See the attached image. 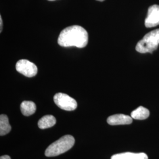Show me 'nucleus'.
<instances>
[{"label":"nucleus","instance_id":"2","mask_svg":"<svg viewBox=\"0 0 159 159\" xmlns=\"http://www.w3.org/2000/svg\"><path fill=\"white\" fill-rule=\"evenodd\" d=\"M75 143L74 137L71 135H66L51 144L45 152L47 157H54L60 155L73 148Z\"/></svg>","mask_w":159,"mask_h":159},{"label":"nucleus","instance_id":"10","mask_svg":"<svg viewBox=\"0 0 159 159\" xmlns=\"http://www.w3.org/2000/svg\"><path fill=\"white\" fill-rule=\"evenodd\" d=\"M20 108L21 113L25 116H30L35 112L36 105L31 101H24L21 102Z\"/></svg>","mask_w":159,"mask_h":159},{"label":"nucleus","instance_id":"5","mask_svg":"<svg viewBox=\"0 0 159 159\" xmlns=\"http://www.w3.org/2000/svg\"><path fill=\"white\" fill-rule=\"evenodd\" d=\"M16 70L20 73L27 77H33L37 74L36 65L27 60H20L16 64Z\"/></svg>","mask_w":159,"mask_h":159},{"label":"nucleus","instance_id":"16","mask_svg":"<svg viewBox=\"0 0 159 159\" xmlns=\"http://www.w3.org/2000/svg\"><path fill=\"white\" fill-rule=\"evenodd\" d=\"M48 1H55V0H48Z\"/></svg>","mask_w":159,"mask_h":159},{"label":"nucleus","instance_id":"14","mask_svg":"<svg viewBox=\"0 0 159 159\" xmlns=\"http://www.w3.org/2000/svg\"><path fill=\"white\" fill-rule=\"evenodd\" d=\"M0 159H11V157L8 155H4V156H1Z\"/></svg>","mask_w":159,"mask_h":159},{"label":"nucleus","instance_id":"1","mask_svg":"<svg viewBox=\"0 0 159 159\" xmlns=\"http://www.w3.org/2000/svg\"><path fill=\"white\" fill-rule=\"evenodd\" d=\"M88 33L80 25L70 26L61 31L58 39V44L61 47L75 46L83 48L88 44Z\"/></svg>","mask_w":159,"mask_h":159},{"label":"nucleus","instance_id":"11","mask_svg":"<svg viewBox=\"0 0 159 159\" xmlns=\"http://www.w3.org/2000/svg\"><path fill=\"white\" fill-rule=\"evenodd\" d=\"M150 116V111L148 108L142 106H140L138 108L133 111L131 113V117L135 120H145L148 119Z\"/></svg>","mask_w":159,"mask_h":159},{"label":"nucleus","instance_id":"6","mask_svg":"<svg viewBox=\"0 0 159 159\" xmlns=\"http://www.w3.org/2000/svg\"><path fill=\"white\" fill-rule=\"evenodd\" d=\"M159 25V6L153 5L148 8V16L145 20V25L148 28Z\"/></svg>","mask_w":159,"mask_h":159},{"label":"nucleus","instance_id":"3","mask_svg":"<svg viewBox=\"0 0 159 159\" xmlns=\"http://www.w3.org/2000/svg\"><path fill=\"white\" fill-rule=\"evenodd\" d=\"M159 45V29L152 31L144 35L137 44L136 50L140 53H152Z\"/></svg>","mask_w":159,"mask_h":159},{"label":"nucleus","instance_id":"15","mask_svg":"<svg viewBox=\"0 0 159 159\" xmlns=\"http://www.w3.org/2000/svg\"><path fill=\"white\" fill-rule=\"evenodd\" d=\"M97 1H104V0H97Z\"/></svg>","mask_w":159,"mask_h":159},{"label":"nucleus","instance_id":"8","mask_svg":"<svg viewBox=\"0 0 159 159\" xmlns=\"http://www.w3.org/2000/svg\"><path fill=\"white\" fill-rule=\"evenodd\" d=\"M111 159H148V155L144 153L125 152L116 154L111 156Z\"/></svg>","mask_w":159,"mask_h":159},{"label":"nucleus","instance_id":"12","mask_svg":"<svg viewBox=\"0 0 159 159\" xmlns=\"http://www.w3.org/2000/svg\"><path fill=\"white\" fill-rule=\"evenodd\" d=\"M11 130V126L9 123L7 116L1 114L0 116V136H5Z\"/></svg>","mask_w":159,"mask_h":159},{"label":"nucleus","instance_id":"9","mask_svg":"<svg viewBox=\"0 0 159 159\" xmlns=\"http://www.w3.org/2000/svg\"><path fill=\"white\" fill-rule=\"evenodd\" d=\"M56 119L52 115H46L40 119L38 122L39 127L41 129H46L52 127L56 125Z\"/></svg>","mask_w":159,"mask_h":159},{"label":"nucleus","instance_id":"7","mask_svg":"<svg viewBox=\"0 0 159 159\" xmlns=\"http://www.w3.org/2000/svg\"><path fill=\"white\" fill-rule=\"evenodd\" d=\"M107 121L111 125H126L132 123L133 118L127 115L117 114L108 117Z\"/></svg>","mask_w":159,"mask_h":159},{"label":"nucleus","instance_id":"13","mask_svg":"<svg viewBox=\"0 0 159 159\" xmlns=\"http://www.w3.org/2000/svg\"><path fill=\"white\" fill-rule=\"evenodd\" d=\"M2 30V17L0 16V32L1 33Z\"/></svg>","mask_w":159,"mask_h":159},{"label":"nucleus","instance_id":"4","mask_svg":"<svg viewBox=\"0 0 159 159\" xmlns=\"http://www.w3.org/2000/svg\"><path fill=\"white\" fill-rule=\"evenodd\" d=\"M54 101L59 108L66 111H73L77 107V102L67 94L59 93L54 96Z\"/></svg>","mask_w":159,"mask_h":159}]
</instances>
